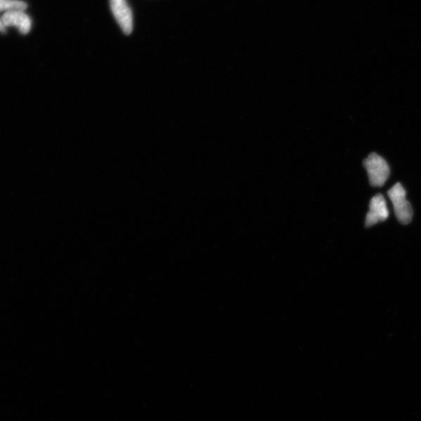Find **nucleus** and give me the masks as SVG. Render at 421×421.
Returning a JSON list of instances; mask_svg holds the SVG:
<instances>
[{"mask_svg":"<svg viewBox=\"0 0 421 421\" xmlns=\"http://www.w3.org/2000/svg\"><path fill=\"white\" fill-rule=\"evenodd\" d=\"M369 212L366 217V226H373L378 223L384 222L389 216L387 201L381 194L376 195L369 205Z\"/></svg>","mask_w":421,"mask_h":421,"instance_id":"4","label":"nucleus"},{"mask_svg":"<svg viewBox=\"0 0 421 421\" xmlns=\"http://www.w3.org/2000/svg\"><path fill=\"white\" fill-rule=\"evenodd\" d=\"M370 184L374 187H382L390 175L389 164L382 156L376 153L369 155L365 160Z\"/></svg>","mask_w":421,"mask_h":421,"instance_id":"2","label":"nucleus"},{"mask_svg":"<svg viewBox=\"0 0 421 421\" xmlns=\"http://www.w3.org/2000/svg\"><path fill=\"white\" fill-rule=\"evenodd\" d=\"M388 195L394 205L395 214L399 222L403 225L411 222L413 212L410 203L406 200V191L401 183H396L388 192Z\"/></svg>","mask_w":421,"mask_h":421,"instance_id":"1","label":"nucleus"},{"mask_svg":"<svg viewBox=\"0 0 421 421\" xmlns=\"http://www.w3.org/2000/svg\"><path fill=\"white\" fill-rule=\"evenodd\" d=\"M0 32L5 33L6 32V27L2 23V20H0Z\"/></svg>","mask_w":421,"mask_h":421,"instance_id":"7","label":"nucleus"},{"mask_svg":"<svg viewBox=\"0 0 421 421\" xmlns=\"http://www.w3.org/2000/svg\"><path fill=\"white\" fill-rule=\"evenodd\" d=\"M2 23L6 27L15 26L21 34H26L30 32L32 20L22 11H11L4 13Z\"/></svg>","mask_w":421,"mask_h":421,"instance_id":"5","label":"nucleus"},{"mask_svg":"<svg viewBox=\"0 0 421 421\" xmlns=\"http://www.w3.org/2000/svg\"><path fill=\"white\" fill-rule=\"evenodd\" d=\"M111 11L121 30L126 34H130L133 30V13L127 0H110Z\"/></svg>","mask_w":421,"mask_h":421,"instance_id":"3","label":"nucleus"},{"mask_svg":"<svg viewBox=\"0 0 421 421\" xmlns=\"http://www.w3.org/2000/svg\"><path fill=\"white\" fill-rule=\"evenodd\" d=\"M27 4L20 0H0V12L22 11L27 9Z\"/></svg>","mask_w":421,"mask_h":421,"instance_id":"6","label":"nucleus"}]
</instances>
